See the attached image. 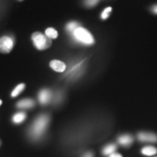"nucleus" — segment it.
Returning a JSON list of instances; mask_svg holds the SVG:
<instances>
[{"label": "nucleus", "mask_w": 157, "mask_h": 157, "mask_svg": "<svg viewBox=\"0 0 157 157\" xmlns=\"http://www.w3.org/2000/svg\"><path fill=\"white\" fill-rule=\"evenodd\" d=\"M151 11L153 13H154L155 15H157V5H154L151 7Z\"/></svg>", "instance_id": "18"}, {"label": "nucleus", "mask_w": 157, "mask_h": 157, "mask_svg": "<svg viewBox=\"0 0 157 157\" xmlns=\"http://www.w3.org/2000/svg\"><path fill=\"white\" fill-rule=\"evenodd\" d=\"M83 157H94V155L92 152H87L84 155Z\"/></svg>", "instance_id": "20"}, {"label": "nucleus", "mask_w": 157, "mask_h": 157, "mask_svg": "<svg viewBox=\"0 0 157 157\" xmlns=\"http://www.w3.org/2000/svg\"><path fill=\"white\" fill-rule=\"evenodd\" d=\"M25 118H26V114H25V113L20 112L13 116V120L15 123L19 124L23 122V121L25 119Z\"/></svg>", "instance_id": "11"}, {"label": "nucleus", "mask_w": 157, "mask_h": 157, "mask_svg": "<svg viewBox=\"0 0 157 157\" xmlns=\"http://www.w3.org/2000/svg\"><path fill=\"white\" fill-rule=\"evenodd\" d=\"M139 140L143 142H157V135L154 133L140 132L137 135Z\"/></svg>", "instance_id": "5"}, {"label": "nucleus", "mask_w": 157, "mask_h": 157, "mask_svg": "<svg viewBox=\"0 0 157 157\" xmlns=\"http://www.w3.org/2000/svg\"><path fill=\"white\" fill-rule=\"evenodd\" d=\"M156 157H157V156H156Z\"/></svg>", "instance_id": "22"}, {"label": "nucleus", "mask_w": 157, "mask_h": 157, "mask_svg": "<svg viewBox=\"0 0 157 157\" xmlns=\"http://www.w3.org/2000/svg\"><path fill=\"white\" fill-rule=\"evenodd\" d=\"M32 40L35 47L39 50H46L52 44V39L41 32L34 33L32 35Z\"/></svg>", "instance_id": "3"}, {"label": "nucleus", "mask_w": 157, "mask_h": 157, "mask_svg": "<svg viewBox=\"0 0 157 157\" xmlns=\"http://www.w3.org/2000/svg\"><path fill=\"white\" fill-rule=\"evenodd\" d=\"M50 118L48 115H41L36 119L31 128L30 133L34 138H39L43 135L48 126Z\"/></svg>", "instance_id": "1"}, {"label": "nucleus", "mask_w": 157, "mask_h": 157, "mask_svg": "<svg viewBox=\"0 0 157 157\" xmlns=\"http://www.w3.org/2000/svg\"><path fill=\"white\" fill-rule=\"evenodd\" d=\"M51 93L48 90H43L39 94V101L41 104H47L50 101Z\"/></svg>", "instance_id": "6"}, {"label": "nucleus", "mask_w": 157, "mask_h": 157, "mask_svg": "<svg viewBox=\"0 0 157 157\" xmlns=\"http://www.w3.org/2000/svg\"><path fill=\"white\" fill-rule=\"evenodd\" d=\"M35 105L34 101L31 99H23L19 101L17 104V107L20 109H29Z\"/></svg>", "instance_id": "8"}, {"label": "nucleus", "mask_w": 157, "mask_h": 157, "mask_svg": "<svg viewBox=\"0 0 157 157\" xmlns=\"http://www.w3.org/2000/svg\"><path fill=\"white\" fill-rule=\"evenodd\" d=\"M25 88V84H18V85L15 88L14 90H13V93H12L11 94V96L12 97H16V96H17L19 95L20 93H22V91L23 90H24Z\"/></svg>", "instance_id": "15"}, {"label": "nucleus", "mask_w": 157, "mask_h": 157, "mask_svg": "<svg viewBox=\"0 0 157 157\" xmlns=\"http://www.w3.org/2000/svg\"><path fill=\"white\" fill-rule=\"evenodd\" d=\"M13 48V41L10 37L3 36L0 39V52L9 53Z\"/></svg>", "instance_id": "4"}, {"label": "nucleus", "mask_w": 157, "mask_h": 157, "mask_svg": "<svg viewBox=\"0 0 157 157\" xmlns=\"http://www.w3.org/2000/svg\"><path fill=\"white\" fill-rule=\"evenodd\" d=\"M50 66L52 69L58 72H63L66 68V64L63 62L56 60H52L50 63Z\"/></svg>", "instance_id": "7"}, {"label": "nucleus", "mask_w": 157, "mask_h": 157, "mask_svg": "<svg viewBox=\"0 0 157 157\" xmlns=\"http://www.w3.org/2000/svg\"><path fill=\"white\" fill-rule=\"evenodd\" d=\"M142 153L146 156H153L157 153V148L154 146H146L142 149Z\"/></svg>", "instance_id": "10"}, {"label": "nucleus", "mask_w": 157, "mask_h": 157, "mask_svg": "<svg viewBox=\"0 0 157 157\" xmlns=\"http://www.w3.org/2000/svg\"><path fill=\"white\" fill-rule=\"evenodd\" d=\"M111 10H112L111 7H107V8H105V10H104L103 12L102 13V14H101V18L103 20L107 19L108 17H109L110 13H111Z\"/></svg>", "instance_id": "16"}, {"label": "nucleus", "mask_w": 157, "mask_h": 157, "mask_svg": "<svg viewBox=\"0 0 157 157\" xmlns=\"http://www.w3.org/2000/svg\"><path fill=\"white\" fill-rule=\"evenodd\" d=\"M2 101H1V100H0V105H2Z\"/></svg>", "instance_id": "21"}, {"label": "nucleus", "mask_w": 157, "mask_h": 157, "mask_svg": "<svg viewBox=\"0 0 157 157\" xmlns=\"http://www.w3.org/2000/svg\"><path fill=\"white\" fill-rule=\"evenodd\" d=\"M78 27H79L78 23L73 21V22H70L68 23L67 26H66V29H67L68 32L73 34V33L78 28Z\"/></svg>", "instance_id": "14"}, {"label": "nucleus", "mask_w": 157, "mask_h": 157, "mask_svg": "<svg viewBox=\"0 0 157 157\" xmlns=\"http://www.w3.org/2000/svg\"><path fill=\"white\" fill-rule=\"evenodd\" d=\"M109 157H123L120 154H118V153H113V154H111Z\"/></svg>", "instance_id": "19"}, {"label": "nucleus", "mask_w": 157, "mask_h": 157, "mask_svg": "<svg viewBox=\"0 0 157 157\" xmlns=\"http://www.w3.org/2000/svg\"><path fill=\"white\" fill-rule=\"evenodd\" d=\"M132 141H133L132 137L129 135H121V136L119 137V139H118V142L120 143L121 146H129V145L132 143Z\"/></svg>", "instance_id": "9"}, {"label": "nucleus", "mask_w": 157, "mask_h": 157, "mask_svg": "<svg viewBox=\"0 0 157 157\" xmlns=\"http://www.w3.org/2000/svg\"><path fill=\"white\" fill-rule=\"evenodd\" d=\"M117 149V146L113 144H110L108 145L107 146H105L103 150V154L104 155H111L114 153L115 150Z\"/></svg>", "instance_id": "12"}, {"label": "nucleus", "mask_w": 157, "mask_h": 157, "mask_svg": "<svg viewBox=\"0 0 157 157\" xmlns=\"http://www.w3.org/2000/svg\"><path fill=\"white\" fill-rule=\"evenodd\" d=\"M73 36L75 40L84 44H93L95 42L93 35L90 34L87 29L82 28V27H78L74 31L73 33Z\"/></svg>", "instance_id": "2"}, {"label": "nucleus", "mask_w": 157, "mask_h": 157, "mask_svg": "<svg viewBox=\"0 0 157 157\" xmlns=\"http://www.w3.org/2000/svg\"><path fill=\"white\" fill-rule=\"evenodd\" d=\"M98 0H86L85 1V5L87 7H93L97 4Z\"/></svg>", "instance_id": "17"}, {"label": "nucleus", "mask_w": 157, "mask_h": 157, "mask_svg": "<svg viewBox=\"0 0 157 157\" xmlns=\"http://www.w3.org/2000/svg\"><path fill=\"white\" fill-rule=\"evenodd\" d=\"M45 35L50 39H56L58 37V32L53 28H48L45 31Z\"/></svg>", "instance_id": "13"}]
</instances>
